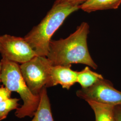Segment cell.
<instances>
[{
	"mask_svg": "<svg viewBox=\"0 0 121 121\" xmlns=\"http://www.w3.org/2000/svg\"><path fill=\"white\" fill-rule=\"evenodd\" d=\"M89 26L85 22L65 39L51 40L47 57L53 65L71 66L82 64L94 69L98 67L88 51L87 38Z\"/></svg>",
	"mask_w": 121,
	"mask_h": 121,
	"instance_id": "1",
	"label": "cell"
},
{
	"mask_svg": "<svg viewBox=\"0 0 121 121\" xmlns=\"http://www.w3.org/2000/svg\"><path fill=\"white\" fill-rule=\"evenodd\" d=\"M79 9L78 5L55 1L45 17L24 37L37 56H47L52 35L66 18Z\"/></svg>",
	"mask_w": 121,
	"mask_h": 121,
	"instance_id": "2",
	"label": "cell"
},
{
	"mask_svg": "<svg viewBox=\"0 0 121 121\" xmlns=\"http://www.w3.org/2000/svg\"><path fill=\"white\" fill-rule=\"evenodd\" d=\"M0 60L1 83L11 92L17 93L23 101L21 107L16 109L15 116L19 118L33 117L39 105L40 96L34 95L27 86L20 65L4 58Z\"/></svg>",
	"mask_w": 121,
	"mask_h": 121,
	"instance_id": "3",
	"label": "cell"
},
{
	"mask_svg": "<svg viewBox=\"0 0 121 121\" xmlns=\"http://www.w3.org/2000/svg\"><path fill=\"white\" fill-rule=\"evenodd\" d=\"M52 65L47 56H39L20 65L26 84L34 95H39L44 87H48Z\"/></svg>",
	"mask_w": 121,
	"mask_h": 121,
	"instance_id": "4",
	"label": "cell"
},
{
	"mask_svg": "<svg viewBox=\"0 0 121 121\" xmlns=\"http://www.w3.org/2000/svg\"><path fill=\"white\" fill-rule=\"evenodd\" d=\"M0 53L2 58L20 64L37 56L24 37L8 34L0 36Z\"/></svg>",
	"mask_w": 121,
	"mask_h": 121,
	"instance_id": "5",
	"label": "cell"
},
{
	"mask_svg": "<svg viewBox=\"0 0 121 121\" xmlns=\"http://www.w3.org/2000/svg\"><path fill=\"white\" fill-rule=\"evenodd\" d=\"M76 95L85 101H92L112 106L121 105V91L116 89L109 81L101 79L92 86L81 88Z\"/></svg>",
	"mask_w": 121,
	"mask_h": 121,
	"instance_id": "6",
	"label": "cell"
},
{
	"mask_svg": "<svg viewBox=\"0 0 121 121\" xmlns=\"http://www.w3.org/2000/svg\"><path fill=\"white\" fill-rule=\"evenodd\" d=\"M78 71L71 69V66L52 65L48 87L60 85L63 88L69 90L77 82Z\"/></svg>",
	"mask_w": 121,
	"mask_h": 121,
	"instance_id": "7",
	"label": "cell"
},
{
	"mask_svg": "<svg viewBox=\"0 0 121 121\" xmlns=\"http://www.w3.org/2000/svg\"><path fill=\"white\" fill-rule=\"evenodd\" d=\"M38 107L31 121H54L47 87H44L40 94Z\"/></svg>",
	"mask_w": 121,
	"mask_h": 121,
	"instance_id": "8",
	"label": "cell"
},
{
	"mask_svg": "<svg viewBox=\"0 0 121 121\" xmlns=\"http://www.w3.org/2000/svg\"><path fill=\"white\" fill-rule=\"evenodd\" d=\"M121 4V0H87L79 6V9L87 13L97 10L117 9Z\"/></svg>",
	"mask_w": 121,
	"mask_h": 121,
	"instance_id": "9",
	"label": "cell"
},
{
	"mask_svg": "<svg viewBox=\"0 0 121 121\" xmlns=\"http://www.w3.org/2000/svg\"><path fill=\"white\" fill-rule=\"evenodd\" d=\"M95 115V121H115V106L101 104L95 101H87Z\"/></svg>",
	"mask_w": 121,
	"mask_h": 121,
	"instance_id": "10",
	"label": "cell"
},
{
	"mask_svg": "<svg viewBox=\"0 0 121 121\" xmlns=\"http://www.w3.org/2000/svg\"><path fill=\"white\" fill-rule=\"evenodd\" d=\"M103 78H104L101 74L92 71L88 66L80 71H78L77 82L82 88L89 87Z\"/></svg>",
	"mask_w": 121,
	"mask_h": 121,
	"instance_id": "11",
	"label": "cell"
},
{
	"mask_svg": "<svg viewBox=\"0 0 121 121\" xmlns=\"http://www.w3.org/2000/svg\"><path fill=\"white\" fill-rule=\"evenodd\" d=\"M19 100L17 98H10L0 102V121L6 118L10 111L19 107Z\"/></svg>",
	"mask_w": 121,
	"mask_h": 121,
	"instance_id": "12",
	"label": "cell"
},
{
	"mask_svg": "<svg viewBox=\"0 0 121 121\" xmlns=\"http://www.w3.org/2000/svg\"><path fill=\"white\" fill-rule=\"evenodd\" d=\"M12 92L4 86H0V102L11 98Z\"/></svg>",
	"mask_w": 121,
	"mask_h": 121,
	"instance_id": "13",
	"label": "cell"
},
{
	"mask_svg": "<svg viewBox=\"0 0 121 121\" xmlns=\"http://www.w3.org/2000/svg\"><path fill=\"white\" fill-rule=\"evenodd\" d=\"M56 0L60 2L67 3V4H72L73 5L79 6L80 5L85 3L87 0Z\"/></svg>",
	"mask_w": 121,
	"mask_h": 121,
	"instance_id": "14",
	"label": "cell"
},
{
	"mask_svg": "<svg viewBox=\"0 0 121 121\" xmlns=\"http://www.w3.org/2000/svg\"><path fill=\"white\" fill-rule=\"evenodd\" d=\"M114 115L115 121H121V105L115 106Z\"/></svg>",
	"mask_w": 121,
	"mask_h": 121,
	"instance_id": "15",
	"label": "cell"
},
{
	"mask_svg": "<svg viewBox=\"0 0 121 121\" xmlns=\"http://www.w3.org/2000/svg\"><path fill=\"white\" fill-rule=\"evenodd\" d=\"M1 68H2V63L1 60H0V83L1 82Z\"/></svg>",
	"mask_w": 121,
	"mask_h": 121,
	"instance_id": "16",
	"label": "cell"
}]
</instances>
